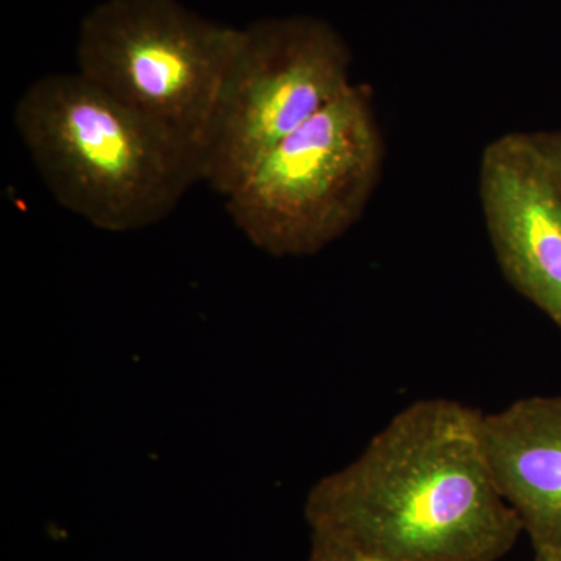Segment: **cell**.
Returning a JSON list of instances; mask_svg holds the SVG:
<instances>
[{"instance_id": "7", "label": "cell", "mask_w": 561, "mask_h": 561, "mask_svg": "<svg viewBox=\"0 0 561 561\" xmlns=\"http://www.w3.org/2000/svg\"><path fill=\"white\" fill-rule=\"evenodd\" d=\"M491 472L535 552L561 551V397H530L482 413Z\"/></svg>"}, {"instance_id": "5", "label": "cell", "mask_w": 561, "mask_h": 561, "mask_svg": "<svg viewBox=\"0 0 561 561\" xmlns=\"http://www.w3.org/2000/svg\"><path fill=\"white\" fill-rule=\"evenodd\" d=\"M350 68L345 41L319 18L239 28L202 140V181L230 194L273 147L348 90Z\"/></svg>"}, {"instance_id": "4", "label": "cell", "mask_w": 561, "mask_h": 561, "mask_svg": "<svg viewBox=\"0 0 561 561\" xmlns=\"http://www.w3.org/2000/svg\"><path fill=\"white\" fill-rule=\"evenodd\" d=\"M238 36L180 0H102L81 21L77 72L201 153Z\"/></svg>"}, {"instance_id": "10", "label": "cell", "mask_w": 561, "mask_h": 561, "mask_svg": "<svg viewBox=\"0 0 561 561\" xmlns=\"http://www.w3.org/2000/svg\"><path fill=\"white\" fill-rule=\"evenodd\" d=\"M535 561H561V551L535 552Z\"/></svg>"}, {"instance_id": "6", "label": "cell", "mask_w": 561, "mask_h": 561, "mask_svg": "<svg viewBox=\"0 0 561 561\" xmlns=\"http://www.w3.org/2000/svg\"><path fill=\"white\" fill-rule=\"evenodd\" d=\"M479 190L502 273L561 330V184L530 133L485 147Z\"/></svg>"}, {"instance_id": "2", "label": "cell", "mask_w": 561, "mask_h": 561, "mask_svg": "<svg viewBox=\"0 0 561 561\" xmlns=\"http://www.w3.org/2000/svg\"><path fill=\"white\" fill-rule=\"evenodd\" d=\"M14 127L55 202L99 230L160 224L202 181L197 149L79 72L28 84Z\"/></svg>"}, {"instance_id": "1", "label": "cell", "mask_w": 561, "mask_h": 561, "mask_svg": "<svg viewBox=\"0 0 561 561\" xmlns=\"http://www.w3.org/2000/svg\"><path fill=\"white\" fill-rule=\"evenodd\" d=\"M482 413L445 398L390 420L306 502L312 538L371 561H497L523 534L483 448Z\"/></svg>"}, {"instance_id": "9", "label": "cell", "mask_w": 561, "mask_h": 561, "mask_svg": "<svg viewBox=\"0 0 561 561\" xmlns=\"http://www.w3.org/2000/svg\"><path fill=\"white\" fill-rule=\"evenodd\" d=\"M308 561H371L365 557L357 556V553L342 548V546L334 545V542L316 540L312 538V552Z\"/></svg>"}, {"instance_id": "3", "label": "cell", "mask_w": 561, "mask_h": 561, "mask_svg": "<svg viewBox=\"0 0 561 561\" xmlns=\"http://www.w3.org/2000/svg\"><path fill=\"white\" fill-rule=\"evenodd\" d=\"M370 91L351 84L225 195L236 227L273 256L319 253L360 219L381 179Z\"/></svg>"}, {"instance_id": "8", "label": "cell", "mask_w": 561, "mask_h": 561, "mask_svg": "<svg viewBox=\"0 0 561 561\" xmlns=\"http://www.w3.org/2000/svg\"><path fill=\"white\" fill-rule=\"evenodd\" d=\"M530 138L561 184V130L530 133Z\"/></svg>"}]
</instances>
